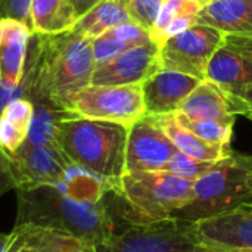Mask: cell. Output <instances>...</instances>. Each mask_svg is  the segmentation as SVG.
<instances>
[{"instance_id": "1", "label": "cell", "mask_w": 252, "mask_h": 252, "mask_svg": "<svg viewBox=\"0 0 252 252\" xmlns=\"http://www.w3.org/2000/svg\"><path fill=\"white\" fill-rule=\"evenodd\" d=\"M94 69L92 38L75 30L32 32L19 84L25 99L32 103L46 102L63 108L68 97L92 84Z\"/></svg>"}, {"instance_id": "2", "label": "cell", "mask_w": 252, "mask_h": 252, "mask_svg": "<svg viewBox=\"0 0 252 252\" xmlns=\"http://www.w3.org/2000/svg\"><path fill=\"white\" fill-rule=\"evenodd\" d=\"M16 223L59 232L94 248L102 245L118 227L115 193L100 201H84L61 185L16 189Z\"/></svg>"}, {"instance_id": "3", "label": "cell", "mask_w": 252, "mask_h": 252, "mask_svg": "<svg viewBox=\"0 0 252 252\" xmlns=\"http://www.w3.org/2000/svg\"><path fill=\"white\" fill-rule=\"evenodd\" d=\"M127 136L128 127L123 124L83 117L65 118L56 130V142L68 159L114 189L126 173Z\"/></svg>"}, {"instance_id": "4", "label": "cell", "mask_w": 252, "mask_h": 252, "mask_svg": "<svg viewBox=\"0 0 252 252\" xmlns=\"http://www.w3.org/2000/svg\"><path fill=\"white\" fill-rule=\"evenodd\" d=\"M252 204V155L232 151L193 182L190 201L171 217L199 221Z\"/></svg>"}, {"instance_id": "5", "label": "cell", "mask_w": 252, "mask_h": 252, "mask_svg": "<svg viewBox=\"0 0 252 252\" xmlns=\"http://www.w3.org/2000/svg\"><path fill=\"white\" fill-rule=\"evenodd\" d=\"M192 189V180L167 171H126L114 192L127 204L136 221H157L185 207Z\"/></svg>"}, {"instance_id": "6", "label": "cell", "mask_w": 252, "mask_h": 252, "mask_svg": "<svg viewBox=\"0 0 252 252\" xmlns=\"http://www.w3.org/2000/svg\"><path fill=\"white\" fill-rule=\"evenodd\" d=\"M96 252H213L195 235L193 223L168 217L157 221H127Z\"/></svg>"}, {"instance_id": "7", "label": "cell", "mask_w": 252, "mask_h": 252, "mask_svg": "<svg viewBox=\"0 0 252 252\" xmlns=\"http://www.w3.org/2000/svg\"><path fill=\"white\" fill-rule=\"evenodd\" d=\"M63 108L74 117L109 121L126 127L146 114L142 84H89L68 97Z\"/></svg>"}, {"instance_id": "8", "label": "cell", "mask_w": 252, "mask_h": 252, "mask_svg": "<svg viewBox=\"0 0 252 252\" xmlns=\"http://www.w3.org/2000/svg\"><path fill=\"white\" fill-rule=\"evenodd\" d=\"M223 43L221 31L205 24H195L161 44L159 66L204 80L210 59Z\"/></svg>"}, {"instance_id": "9", "label": "cell", "mask_w": 252, "mask_h": 252, "mask_svg": "<svg viewBox=\"0 0 252 252\" xmlns=\"http://www.w3.org/2000/svg\"><path fill=\"white\" fill-rule=\"evenodd\" d=\"M9 159L16 189L61 185L72 167V162L63 154L58 142L21 148L9 155Z\"/></svg>"}, {"instance_id": "10", "label": "cell", "mask_w": 252, "mask_h": 252, "mask_svg": "<svg viewBox=\"0 0 252 252\" xmlns=\"http://www.w3.org/2000/svg\"><path fill=\"white\" fill-rule=\"evenodd\" d=\"M179 152L155 115L145 114L128 127L126 171H161Z\"/></svg>"}, {"instance_id": "11", "label": "cell", "mask_w": 252, "mask_h": 252, "mask_svg": "<svg viewBox=\"0 0 252 252\" xmlns=\"http://www.w3.org/2000/svg\"><path fill=\"white\" fill-rule=\"evenodd\" d=\"M193 230L210 251H252V204L195 221Z\"/></svg>"}, {"instance_id": "12", "label": "cell", "mask_w": 252, "mask_h": 252, "mask_svg": "<svg viewBox=\"0 0 252 252\" xmlns=\"http://www.w3.org/2000/svg\"><path fill=\"white\" fill-rule=\"evenodd\" d=\"M159 43L154 38L145 44L136 46L96 66L92 84L99 86H126L142 84L148 77L157 72L159 66Z\"/></svg>"}, {"instance_id": "13", "label": "cell", "mask_w": 252, "mask_h": 252, "mask_svg": "<svg viewBox=\"0 0 252 252\" xmlns=\"http://www.w3.org/2000/svg\"><path fill=\"white\" fill-rule=\"evenodd\" d=\"M177 112L192 120H216L235 126L238 115L251 117L252 106L242 96L230 94L217 84L201 80Z\"/></svg>"}, {"instance_id": "14", "label": "cell", "mask_w": 252, "mask_h": 252, "mask_svg": "<svg viewBox=\"0 0 252 252\" xmlns=\"http://www.w3.org/2000/svg\"><path fill=\"white\" fill-rule=\"evenodd\" d=\"M199 78L159 68L142 83L145 111L148 115H165L179 111L183 100L199 84Z\"/></svg>"}, {"instance_id": "15", "label": "cell", "mask_w": 252, "mask_h": 252, "mask_svg": "<svg viewBox=\"0 0 252 252\" xmlns=\"http://www.w3.org/2000/svg\"><path fill=\"white\" fill-rule=\"evenodd\" d=\"M6 252H96V248L59 232L32 224H15L9 233Z\"/></svg>"}, {"instance_id": "16", "label": "cell", "mask_w": 252, "mask_h": 252, "mask_svg": "<svg viewBox=\"0 0 252 252\" xmlns=\"http://www.w3.org/2000/svg\"><path fill=\"white\" fill-rule=\"evenodd\" d=\"M31 34V28L18 19H0V75L7 86H19Z\"/></svg>"}, {"instance_id": "17", "label": "cell", "mask_w": 252, "mask_h": 252, "mask_svg": "<svg viewBox=\"0 0 252 252\" xmlns=\"http://www.w3.org/2000/svg\"><path fill=\"white\" fill-rule=\"evenodd\" d=\"M204 80L217 84L230 94L241 96L252 84V62L223 44L210 59Z\"/></svg>"}, {"instance_id": "18", "label": "cell", "mask_w": 252, "mask_h": 252, "mask_svg": "<svg viewBox=\"0 0 252 252\" xmlns=\"http://www.w3.org/2000/svg\"><path fill=\"white\" fill-rule=\"evenodd\" d=\"M198 24L226 34H252V0H214L201 7Z\"/></svg>"}, {"instance_id": "19", "label": "cell", "mask_w": 252, "mask_h": 252, "mask_svg": "<svg viewBox=\"0 0 252 252\" xmlns=\"http://www.w3.org/2000/svg\"><path fill=\"white\" fill-rule=\"evenodd\" d=\"M159 126L165 131V134L170 137V140L174 143V146L199 161H208V162H216L227 157L232 149L227 146H220L216 143H210L193 134L190 130H188L177 118L174 114H165V115H155Z\"/></svg>"}, {"instance_id": "20", "label": "cell", "mask_w": 252, "mask_h": 252, "mask_svg": "<svg viewBox=\"0 0 252 252\" xmlns=\"http://www.w3.org/2000/svg\"><path fill=\"white\" fill-rule=\"evenodd\" d=\"M151 40V32L136 22L117 25L92 40L96 66L111 61L112 58L121 55L128 49L145 44Z\"/></svg>"}, {"instance_id": "21", "label": "cell", "mask_w": 252, "mask_h": 252, "mask_svg": "<svg viewBox=\"0 0 252 252\" xmlns=\"http://www.w3.org/2000/svg\"><path fill=\"white\" fill-rule=\"evenodd\" d=\"M34 114V105L25 97L13 99L0 114V148L12 155L25 143Z\"/></svg>"}, {"instance_id": "22", "label": "cell", "mask_w": 252, "mask_h": 252, "mask_svg": "<svg viewBox=\"0 0 252 252\" xmlns=\"http://www.w3.org/2000/svg\"><path fill=\"white\" fill-rule=\"evenodd\" d=\"M201 7L195 0H162L151 31L152 38L161 46L168 37L198 24L196 18Z\"/></svg>"}, {"instance_id": "23", "label": "cell", "mask_w": 252, "mask_h": 252, "mask_svg": "<svg viewBox=\"0 0 252 252\" xmlns=\"http://www.w3.org/2000/svg\"><path fill=\"white\" fill-rule=\"evenodd\" d=\"M31 31L38 34H59L74 28L77 15L68 0H31Z\"/></svg>"}, {"instance_id": "24", "label": "cell", "mask_w": 252, "mask_h": 252, "mask_svg": "<svg viewBox=\"0 0 252 252\" xmlns=\"http://www.w3.org/2000/svg\"><path fill=\"white\" fill-rule=\"evenodd\" d=\"M127 22H133V19L121 3L117 0H100L77 19L72 30L93 40L108 30Z\"/></svg>"}, {"instance_id": "25", "label": "cell", "mask_w": 252, "mask_h": 252, "mask_svg": "<svg viewBox=\"0 0 252 252\" xmlns=\"http://www.w3.org/2000/svg\"><path fill=\"white\" fill-rule=\"evenodd\" d=\"M32 105H34V114H32L31 127H30L27 140L21 148L55 143L59 123L65 118L74 117L65 108L53 105V103L35 102Z\"/></svg>"}, {"instance_id": "26", "label": "cell", "mask_w": 252, "mask_h": 252, "mask_svg": "<svg viewBox=\"0 0 252 252\" xmlns=\"http://www.w3.org/2000/svg\"><path fill=\"white\" fill-rule=\"evenodd\" d=\"M174 115L188 130H190L202 140L230 148L233 124H226L216 120H192L183 115L182 112H174Z\"/></svg>"}, {"instance_id": "27", "label": "cell", "mask_w": 252, "mask_h": 252, "mask_svg": "<svg viewBox=\"0 0 252 252\" xmlns=\"http://www.w3.org/2000/svg\"><path fill=\"white\" fill-rule=\"evenodd\" d=\"M213 164L214 162L195 159V158H192V157H189V155L179 151L171 157V159L164 165V168L161 171H167V173L174 174L177 177L195 182L201 176H204L213 167Z\"/></svg>"}, {"instance_id": "28", "label": "cell", "mask_w": 252, "mask_h": 252, "mask_svg": "<svg viewBox=\"0 0 252 252\" xmlns=\"http://www.w3.org/2000/svg\"><path fill=\"white\" fill-rule=\"evenodd\" d=\"M128 12L133 22L139 24L149 32L154 28L162 0H117Z\"/></svg>"}, {"instance_id": "29", "label": "cell", "mask_w": 252, "mask_h": 252, "mask_svg": "<svg viewBox=\"0 0 252 252\" xmlns=\"http://www.w3.org/2000/svg\"><path fill=\"white\" fill-rule=\"evenodd\" d=\"M30 1L31 0H0V19H18L31 28Z\"/></svg>"}, {"instance_id": "30", "label": "cell", "mask_w": 252, "mask_h": 252, "mask_svg": "<svg viewBox=\"0 0 252 252\" xmlns=\"http://www.w3.org/2000/svg\"><path fill=\"white\" fill-rule=\"evenodd\" d=\"M223 44L252 62V34H226Z\"/></svg>"}, {"instance_id": "31", "label": "cell", "mask_w": 252, "mask_h": 252, "mask_svg": "<svg viewBox=\"0 0 252 252\" xmlns=\"http://www.w3.org/2000/svg\"><path fill=\"white\" fill-rule=\"evenodd\" d=\"M15 189H16V182L12 173L9 155L0 148V198L4 193Z\"/></svg>"}, {"instance_id": "32", "label": "cell", "mask_w": 252, "mask_h": 252, "mask_svg": "<svg viewBox=\"0 0 252 252\" xmlns=\"http://www.w3.org/2000/svg\"><path fill=\"white\" fill-rule=\"evenodd\" d=\"M19 97H25L24 89L21 87V84L19 86H7L0 75V114L9 102H12L13 99H19Z\"/></svg>"}, {"instance_id": "33", "label": "cell", "mask_w": 252, "mask_h": 252, "mask_svg": "<svg viewBox=\"0 0 252 252\" xmlns=\"http://www.w3.org/2000/svg\"><path fill=\"white\" fill-rule=\"evenodd\" d=\"M69 4L72 6L75 15H77V19L80 16H83L87 10H90L94 4H97L100 0H68Z\"/></svg>"}, {"instance_id": "34", "label": "cell", "mask_w": 252, "mask_h": 252, "mask_svg": "<svg viewBox=\"0 0 252 252\" xmlns=\"http://www.w3.org/2000/svg\"><path fill=\"white\" fill-rule=\"evenodd\" d=\"M7 245H9V233H0V252L7 251Z\"/></svg>"}, {"instance_id": "35", "label": "cell", "mask_w": 252, "mask_h": 252, "mask_svg": "<svg viewBox=\"0 0 252 252\" xmlns=\"http://www.w3.org/2000/svg\"><path fill=\"white\" fill-rule=\"evenodd\" d=\"M241 96H242V97H244V99H245V100H247V102H248V103L252 106V84L250 86V87H247V89L244 90V93H242ZM250 118H251V117H250Z\"/></svg>"}, {"instance_id": "36", "label": "cell", "mask_w": 252, "mask_h": 252, "mask_svg": "<svg viewBox=\"0 0 252 252\" xmlns=\"http://www.w3.org/2000/svg\"><path fill=\"white\" fill-rule=\"evenodd\" d=\"M195 1H198L201 6H205V4H208V3H211V1H214V0H195Z\"/></svg>"}, {"instance_id": "37", "label": "cell", "mask_w": 252, "mask_h": 252, "mask_svg": "<svg viewBox=\"0 0 252 252\" xmlns=\"http://www.w3.org/2000/svg\"><path fill=\"white\" fill-rule=\"evenodd\" d=\"M224 252H252V251H224Z\"/></svg>"}, {"instance_id": "38", "label": "cell", "mask_w": 252, "mask_h": 252, "mask_svg": "<svg viewBox=\"0 0 252 252\" xmlns=\"http://www.w3.org/2000/svg\"><path fill=\"white\" fill-rule=\"evenodd\" d=\"M251 120H252V115H251Z\"/></svg>"}]
</instances>
